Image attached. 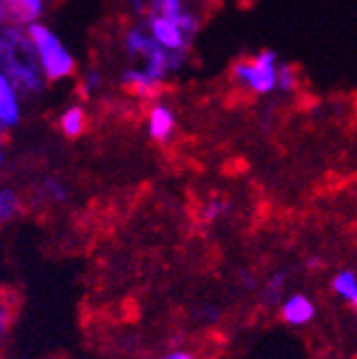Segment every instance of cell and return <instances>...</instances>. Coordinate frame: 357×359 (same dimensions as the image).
Returning <instances> with one entry per match:
<instances>
[{
  "label": "cell",
  "instance_id": "obj_11",
  "mask_svg": "<svg viewBox=\"0 0 357 359\" xmlns=\"http://www.w3.org/2000/svg\"><path fill=\"white\" fill-rule=\"evenodd\" d=\"M331 290L349 304L355 313V318H357V274L351 272V269L337 272L331 280Z\"/></svg>",
  "mask_w": 357,
  "mask_h": 359
},
{
  "label": "cell",
  "instance_id": "obj_9",
  "mask_svg": "<svg viewBox=\"0 0 357 359\" xmlns=\"http://www.w3.org/2000/svg\"><path fill=\"white\" fill-rule=\"evenodd\" d=\"M9 11V22L29 27L40 22L46 13V0H5Z\"/></svg>",
  "mask_w": 357,
  "mask_h": 359
},
{
  "label": "cell",
  "instance_id": "obj_4",
  "mask_svg": "<svg viewBox=\"0 0 357 359\" xmlns=\"http://www.w3.org/2000/svg\"><path fill=\"white\" fill-rule=\"evenodd\" d=\"M149 29V33L154 35V40L165 46L167 50H184L189 53V46L193 44V38L182 29V25L173 20V18L167 15H158V13H149L147 18H142Z\"/></svg>",
  "mask_w": 357,
  "mask_h": 359
},
{
  "label": "cell",
  "instance_id": "obj_12",
  "mask_svg": "<svg viewBox=\"0 0 357 359\" xmlns=\"http://www.w3.org/2000/svg\"><path fill=\"white\" fill-rule=\"evenodd\" d=\"M35 193H38V197L46 204H64L70 197L66 182L60 177H44L38 184V189H35Z\"/></svg>",
  "mask_w": 357,
  "mask_h": 359
},
{
  "label": "cell",
  "instance_id": "obj_6",
  "mask_svg": "<svg viewBox=\"0 0 357 359\" xmlns=\"http://www.w3.org/2000/svg\"><path fill=\"white\" fill-rule=\"evenodd\" d=\"M22 116H25L22 93L5 73H0V125H3L5 132H11L22 123Z\"/></svg>",
  "mask_w": 357,
  "mask_h": 359
},
{
  "label": "cell",
  "instance_id": "obj_22",
  "mask_svg": "<svg viewBox=\"0 0 357 359\" xmlns=\"http://www.w3.org/2000/svg\"><path fill=\"white\" fill-rule=\"evenodd\" d=\"M5 167V149H3V142H0V169Z\"/></svg>",
  "mask_w": 357,
  "mask_h": 359
},
{
  "label": "cell",
  "instance_id": "obj_1",
  "mask_svg": "<svg viewBox=\"0 0 357 359\" xmlns=\"http://www.w3.org/2000/svg\"><path fill=\"white\" fill-rule=\"evenodd\" d=\"M0 73H5L18 86L25 99L40 97L48 86L27 27L9 22L0 31Z\"/></svg>",
  "mask_w": 357,
  "mask_h": 359
},
{
  "label": "cell",
  "instance_id": "obj_15",
  "mask_svg": "<svg viewBox=\"0 0 357 359\" xmlns=\"http://www.w3.org/2000/svg\"><path fill=\"white\" fill-rule=\"evenodd\" d=\"M187 11H189L187 0H151V7H149V13L167 15V18H173V20H177V22H180L182 18L187 15Z\"/></svg>",
  "mask_w": 357,
  "mask_h": 359
},
{
  "label": "cell",
  "instance_id": "obj_7",
  "mask_svg": "<svg viewBox=\"0 0 357 359\" xmlns=\"http://www.w3.org/2000/svg\"><path fill=\"white\" fill-rule=\"evenodd\" d=\"M145 130H147V136L154 140V142H160V145H165L169 142L177 130V114L175 110L165 103V101H156L149 105L147 110V118H145Z\"/></svg>",
  "mask_w": 357,
  "mask_h": 359
},
{
  "label": "cell",
  "instance_id": "obj_8",
  "mask_svg": "<svg viewBox=\"0 0 357 359\" xmlns=\"http://www.w3.org/2000/svg\"><path fill=\"white\" fill-rule=\"evenodd\" d=\"M316 316V304L305 294H292L281 302V318L290 327H305Z\"/></svg>",
  "mask_w": 357,
  "mask_h": 359
},
{
  "label": "cell",
  "instance_id": "obj_13",
  "mask_svg": "<svg viewBox=\"0 0 357 359\" xmlns=\"http://www.w3.org/2000/svg\"><path fill=\"white\" fill-rule=\"evenodd\" d=\"M20 195L11 187H0V228L11 224L20 215Z\"/></svg>",
  "mask_w": 357,
  "mask_h": 359
},
{
  "label": "cell",
  "instance_id": "obj_2",
  "mask_svg": "<svg viewBox=\"0 0 357 359\" xmlns=\"http://www.w3.org/2000/svg\"><path fill=\"white\" fill-rule=\"evenodd\" d=\"M31 44L35 48V57L42 68V73L48 83H60L70 79L77 73V57L73 55L55 29H50L46 22H33L27 27Z\"/></svg>",
  "mask_w": 357,
  "mask_h": 359
},
{
  "label": "cell",
  "instance_id": "obj_19",
  "mask_svg": "<svg viewBox=\"0 0 357 359\" xmlns=\"http://www.w3.org/2000/svg\"><path fill=\"white\" fill-rule=\"evenodd\" d=\"M11 322H13V311L9 304L0 302V337H5L11 329Z\"/></svg>",
  "mask_w": 357,
  "mask_h": 359
},
{
  "label": "cell",
  "instance_id": "obj_3",
  "mask_svg": "<svg viewBox=\"0 0 357 359\" xmlns=\"http://www.w3.org/2000/svg\"><path fill=\"white\" fill-rule=\"evenodd\" d=\"M278 66L281 60L276 50L263 48L255 53L252 57H241L230 68L233 81L239 88H245L248 93L257 97H267L276 93V81H278Z\"/></svg>",
  "mask_w": 357,
  "mask_h": 359
},
{
  "label": "cell",
  "instance_id": "obj_14",
  "mask_svg": "<svg viewBox=\"0 0 357 359\" xmlns=\"http://www.w3.org/2000/svg\"><path fill=\"white\" fill-rule=\"evenodd\" d=\"M105 90V75L99 68H88L79 79V93L86 99H95Z\"/></svg>",
  "mask_w": 357,
  "mask_h": 359
},
{
  "label": "cell",
  "instance_id": "obj_20",
  "mask_svg": "<svg viewBox=\"0 0 357 359\" xmlns=\"http://www.w3.org/2000/svg\"><path fill=\"white\" fill-rule=\"evenodd\" d=\"M160 359H195L191 353H187V351H169V353H165Z\"/></svg>",
  "mask_w": 357,
  "mask_h": 359
},
{
  "label": "cell",
  "instance_id": "obj_21",
  "mask_svg": "<svg viewBox=\"0 0 357 359\" xmlns=\"http://www.w3.org/2000/svg\"><path fill=\"white\" fill-rule=\"evenodd\" d=\"M9 25V11H7V3L5 0H0V31Z\"/></svg>",
  "mask_w": 357,
  "mask_h": 359
},
{
  "label": "cell",
  "instance_id": "obj_10",
  "mask_svg": "<svg viewBox=\"0 0 357 359\" xmlns=\"http://www.w3.org/2000/svg\"><path fill=\"white\" fill-rule=\"evenodd\" d=\"M58 128L66 138H79L88 128V114L81 103H70L60 112Z\"/></svg>",
  "mask_w": 357,
  "mask_h": 359
},
{
  "label": "cell",
  "instance_id": "obj_5",
  "mask_svg": "<svg viewBox=\"0 0 357 359\" xmlns=\"http://www.w3.org/2000/svg\"><path fill=\"white\" fill-rule=\"evenodd\" d=\"M116 81L123 93H128L130 97H136V99H151L160 93V88L165 86L138 62H132L130 66H125L119 73Z\"/></svg>",
  "mask_w": 357,
  "mask_h": 359
},
{
  "label": "cell",
  "instance_id": "obj_18",
  "mask_svg": "<svg viewBox=\"0 0 357 359\" xmlns=\"http://www.w3.org/2000/svg\"><path fill=\"white\" fill-rule=\"evenodd\" d=\"M123 5L136 20H142V18H147V13H149L151 0H123Z\"/></svg>",
  "mask_w": 357,
  "mask_h": 359
},
{
  "label": "cell",
  "instance_id": "obj_17",
  "mask_svg": "<svg viewBox=\"0 0 357 359\" xmlns=\"http://www.w3.org/2000/svg\"><path fill=\"white\" fill-rule=\"evenodd\" d=\"M228 210H230V204H228L226 200H222V197H213V200H208V202L202 206L200 215H202V219H204L206 224H213V222L222 219Z\"/></svg>",
  "mask_w": 357,
  "mask_h": 359
},
{
  "label": "cell",
  "instance_id": "obj_23",
  "mask_svg": "<svg viewBox=\"0 0 357 359\" xmlns=\"http://www.w3.org/2000/svg\"><path fill=\"white\" fill-rule=\"evenodd\" d=\"M5 134H7V132L3 130V125H0V142H3V138H5Z\"/></svg>",
  "mask_w": 357,
  "mask_h": 359
},
{
  "label": "cell",
  "instance_id": "obj_16",
  "mask_svg": "<svg viewBox=\"0 0 357 359\" xmlns=\"http://www.w3.org/2000/svg\"><path fill=\"white\" fill-rule=\"evenodd\" d=\"M298 88V70L292 66V64H285L281 62L278 66V81H276V93H294V90Z\"/></svg>",
  "mask_w": 357,
  "mask_h": 359
}]
</instances>
